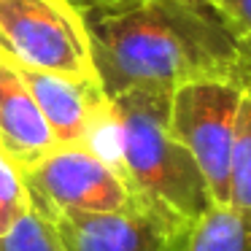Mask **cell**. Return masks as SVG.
Wrapping results in <instances>:
<instances>
[{"label": "cell", "mask_w": 251, "mask_h": 251, "mask_svg": "<svg viewBox=\"0 0 251 251\" xmlns=\"http://www.w3.org/2000/svg\"><path fill=\"white\" fill-rule=\"evenodd\" d=\"M95 73L105 98L224 78L251 89V41L213 6L195 0H132L84 11Z\"/></svg>", "instance_id": "obj_1"}, {"label": "cell", "mask_w": 251, "mask_h": 251, "mask_svg": "<svg viewBox=\"0 0 251 251\" xmlns=\"http://www.w3.org/2000/svg\"><path fill=\"white\" fill-rule=\"evenodd\" d=\"M170 95L159 89H127L108 100L116 125L119 170L138 202L176 224H186L213 205V197L192 154L170 132Z\"/></svg>", "instance_id": "obj_2"}, {"label": "cell", "mask_w": 251, "mask_h": 251, "mask_svg": "<svg viewBox=\"0 0 251 251\" xmlns=\"http://www.w3.org/2000/svg\"><path fill=\"white\" fill-rule=\"evenodd\" d=\"M0 51L22 68L98 78L87 17L71 0H0Z\"/></svg>", "instance_id": "obj_3"}, {"label": "cell", "mask_w": 251, "mask_h": 251, "mask_svg": "<svg viewBox=\"0 0 251 251\" xmlns=\"http://www.w3.org/2000/svg\"><path fill=\"white\" fill-rule=\"evenodd\" d=\"M246 87L224 78H200L173 89L170 132L197 162L213 202H229V165Z\"/></svg>", "instance_id": "obj_4"}, {"label": "cell", "mask_w": 251, "mask_h": 251, "mask_svg": "<svg viewBox=\"0 0 251 251\" xmlns=\"http://www.w3.org/2000/svg\"><path fill=\"white\" fill-rule=\"evenodd\" d=\"M33 208L51 219L60 213H103L138 205L127 178L89 146H54L25 168Z\"/></svg>", "instance_id": "obj_5"}, {"label": "cell", "mask_w": 251, "mask_h": 251, "mask_svg": "<svg viewBox=\"0 0 251 251\" xmlns=\"http://www.w3.org/2000/svg\"><path fill=\"white\" fill-rule=\"evenodd\" d=\"M65 251H170L178 227L154 208L103 213H60L49 219Z\"/></svg>", "instance_id": "obj_6"}, {"label": "cell", "mask_w": 251, "mask_h": 251, "mask_svg": "<svg viewBox=\"0 0 251 251\" xmlns=\"http://www.w3.org/2000/svg\"><path fill=\"white\" fill-rule=\"evenodd\" d=\"M60 146H87L95 122L108 105L98 78H71L17 65Z\"/></svg>", "instance_id": "obj_7"}, {"label": "cell", "mask_w": 251, "mask_h": 251, "mask_svg": "<svg viewBox=\"0 0 251 251\" xmlns=\"http://www.w3.org/2000/svg\"><path fill=\"white\" fill-rule=\"evenodd\" d=\"M0 146L22 168L60 146L17 62L0 51Z\"/></svg>", "instance_id": "obj_8"}, {"label": "cell", "mask_w": 251, "mask_h": 251, "mask_svg": "<svg viewBox=\"0 0 251 251\" xmlns=\"http://www.w3.org/2000/svg\"><path fill=\"white\" fill-rule=\"evenodd\" d=\"M170 251H251V208L213 202L178 227Z\"/></svg>", "instance_id": "obj_9"}, {"label": "cell", "mask_w": 251, "mask_h": 251, "mask_svg": "<svg viewBox=\"0 0 251 251\" xmlns=\"http://www.w3.org/2000/svg\"><path fill=\"white\" fill-rule=\"evenodd\" d=\"M30 211H33V197L27 189L25 168L0 146V238L11 232Z\"/></svg>", "instance_id": "obj_10"}, {"label": "cell", "mask_w": 251, "mask_h": 251, "mask_svg": "<svg viewBox=\"0 0 251 251\" xmlns=\"http://www.w3.org/2000/svg\"><path fill=\"white\" fill-rule=\"evenodd\" d=\"M229 202L251 208V89H246L238 114V135L229 165Z\"/></svg>", "instance_id": "obj_11"}, {"label": "cell", "mask_w": 251, "mask_h": 251, "mask_svg": "<svg viewBox=\"0 0 251 251\" xmlns=\"http://www.w3.org/2000/svg\"><path fill=\"white\" fill-rule=\"evenodd\" d=\"M0 251H65V246L49 219L33 208L11 232L0 238Z\"/></svg>", "instance_id": "obj_12"}, {"label": "cell", "mask_w": 251, "mask_h": 251, "mask_svg": "<svg viewBox=\"0 0 251 251\" xmlns=\"http://www.w3.org/2000/svg\"><path fill=\"white\" fill-rule=\"evenodd\" d=\"M211 6L216 8L243 38L251 41V0H211Z\"/></svg>", "instance_id": "obj_13"}, {"label": "cell", "mask_w": 251, "mask_h": 251, "mask_svg": "<svg viewBox=\"0 0 251 251\" xmlns=\"http://www.w3.org/2000/svg\"><path fill=\"white\" fill-rule=\"evenodd\" d=\"M73 6H78L81 11H95V8H116L125 6V3H132V0H71Z\"/></svg>", "instance_id": "obj_14"}, {"label": "cell", "mask_w": 251, "mask_h": 251, "mask_svg": "<svg viewBox=\"0 0 251 251\" xmlns=\"http://www.w3.org/2000/svg\"><path fill=\"white\" fill-rule=\"evenodd\" d=\"M195 3H202V6H211V0H195Z\"/></svg>", "instance_id": "obj_15"}]
</instances>
